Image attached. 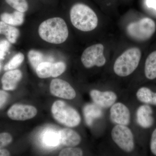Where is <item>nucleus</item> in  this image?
Listing matches in <instances>:
<instances>
[{"label":"nucleus","mask_w":156,"mask_h":156,"mask_svg":"<svg viewBox=\"0 0 156 156\" xmlns=\"http://www.w3.org/2000/svg\"><path fill=\"white\" fill-rule=\"evenodd\" d=\"M38 33L43 40L53 44L64 43L68 37L69 30L65 20L60 17H53L42 22Z\"/></svg>","instance_id":"nucleus-1"},{"label":"nucleus","mask_w":156,"mask_h":156,"mask_svg":"<svg viewBox=\"0 0 156 156\" xmlns=\"http://www.w3.org/2000/svg\"><path fill=\"white\" fill-rule=\"evenodd\" d=\"M70 17L73 26L82 31L94 30L98 24V18L94 11L82 3H77L72 7Z\"/></svg>","instance_id":"nucleus-2"},{"label":"nucleus","mask_w":156,"mask_h":156,"mask_svg":"<svg viewBox=\"0 0 156 156\" xmlns=\"http://www.w3.org/2000/svg\"><path fill=\"white\" fill-rule=\"evenodd\" d=\"M141 57V51L138 48L126 50L115 61L113 67L115 73L120 77L130 75L137 68Z\"/></svg>","instance_id":"nucleus-3"},{"label":"nucleus","mask_w":156,"mask_h":156,"mask_svg":"<svg viewBox=\"0 0 156 156\" xmlns=\"http://www.w3.org/2000/svg\"><path fill=\"white\" fill-rule=\"evenodd\" d=\"M51 112L54 119L58 122L68 127H76L81 122V117L78 112L64 101L57 100L53 103Z\"/></svg>","instance_id":"nucleus-4"},{"label":"nucleus","mask_w":156,"mask_h":156,"mask_svg":"<svg viewBox=\"0 0 156 156\" xmlns=\"http://www.w3.org/2000/svg\"><path fill=\"white\" fill-rule=\"evenodd\" d=\"M156 30L154 21L149 18H144L136 22L130 23L127 31L129 36L139 41H145L152 36Z\"/></svg>","instance_id":"nucleus-5"},{"label":"nucleus","mask_w":156,"mask_h":156,"mask_svg":"<svg viewBox=\"0 0 156 156\" xmlns=\"http://www.w3.org/2000/svg\"><path fill=\"white\" fill-rule=\"evenodd\" d=\"M104 47L102 44H98L87 48L81 56V61L86 68L96 66L101 67L105 64L106 59L104 55Z\"/></svg>","instance_id":"nucleus-6"},{"label":"nucleus","mask_w":156,"mask_h":156,"mask_svg":"<svg viewBox=\"0 0 156 156\" xmlns=\"http://www.w3.org/2000/svg\"><path fill=\"white\" fill-rule=\"evenodd\" d=\"M111 135L115 143L123 151L129 153L134 149L133 133L126 126L117 125L113 128Z\"/></svg>","instance_id":"nucleus-7"},{"label":"nucleus","mask_w":156,"mask_h":156,"mask_svg":"<svg viewBox=\"0 0 156 156\" xmlns=\"http://www.w3.org/2000/svg\"><path fill=\"white\" fill-rule=\"evenodd\" d=\"M66 65L62 62L52 63L44 62L41 63L36 70L37 75L39 78L45 79L50 77H57L64 72Z\"/></svg>","instance_id":"nucleus-8"},{"label":"nucleus","mask_w":156,"mask_h":156,"mask_svg":"<svg viewBox=\"0 0 156 156\" xmlns=\"http://www.w3.org/2000/svg\"><path fill=\"white\" fill-rule=\"evenodd\" d=\"M50 91L54 96L68 100L74 99L76 96L74 89L68 82L60 79H53L51 81Z\"/></svg>","instance_id":"nucleus-9"},{"label":"nucleus","mask_w":156,"mask_h":156,"mask_svg":"<svg viewBox=\"0 0 156 156\" xmlns=\"http://www.w3.org/2000/svg\"><path fill=\"white\" fill-rule=\"evenodd\" d=\"M37 113L35 107L32 105L16 104L9 109L8 115L15 121H25L34 118Z\"/></svg>","instance_id":"nucleus-10"},{"label":"nucleus","mask_w":156,"mask_h":156,"mask_svg":"<svg viewBox=\"0 0 156 156\" xmlns=\"http://www.w3.org/2000/svg\"><path fill=\"white\" fill-rule=\"evenodd\" d=\"M110 118L112 122L117 125L128 126L131 119L130 111L123 103H114L111 108Z\"/></svg>","instance_id":"nucleus-11"},{"label":"nucleus","mask_w":156,"mask_h":156,"mask_svg":"<svg viewBox=\"0 0 156 156\" xmlns=\"http://www.w3.org/2000/svg\"><path fill=\"white\" fill-rule=\"evenodd\" d=\"M92 100L98 106L104 108L112 106L117 100L116 94L112 91L101 92L93 89L90 92Z\"/></svg>","instance_id":"nucleus-12"},{"label":"nucleus","mask_w":156,"mask_h":156,"mask_svg":"<svg viewBox=\"0 0 156 156\" xmlns=\"http://www.w3.org/2000/svg\"><path fill=\"white\" fill-rule=\"evenodd\" d=\"M22 77V73L19 70H12L7 72L2 79L3 89L6 91L14 90Z\"/></svg>","instance_id":"nucleus-13"},{"label":"nucleus","mask_w":156,"mask_h":156,"mask_svg":"<svg viewBox=\"0 0 156 156\" xmlns=\"http://www.w3.org/2000/svg\"><path fill=\"white\" fill-rule=\"evenodd\" d=\"M152 109L148 105H141L136 111V121L143 128H150L153 125L154 119L152 116Z\"/></svg>","instance_id":"nucleus-14"},{"label":"nucleus","mask_w":156,"mask_h":156,"mask_svg":"<svg viewBox=\"0 0 156 156\" xmlns=\"http://www.w3.org/2000/svg\"><path fill=\"white\" fill-rule=\"evenodd\" d=\"M60 143L66 146L73 147L80 144L81 136L76 131L69 128H63L58 133Z\"/></svg>","instance_id":"nucleus-15"},{"label":"nucleus","mask_w":156,"mask_h":156,"mask_svg":"<svg viewBox=\"0 0 156 156\" xmlns=\"http://www.w3.org/2000/svg\"><path fill=\"white\" fill-rule=\"evenodd\" d=\"M24 14L23 12L19 11H14V13H4L0 16V19L7 24L17 26L22 25L24 22Z\"/></svg>","instance_id":"nucleus-16"},{"label":"nucleus","mask_w":156,"mask_h":156,"mask_svg":"<svg viewBox=\"0 0 156 156\" xmlns=\"http://www.w3.org/2000/svg\"><path fill=\"white\" fill-rule=\"evenodd\" d=\"M5 36L8 41L11 44H15L20 35L19 30L13 26L0 21V34Z\"/></svg>","instance_id":"nucleus-17"},{"label":"nucleus","mask_w":156,"mask_h":156,"mask_svg":"<svg viewBox=\"0 0 156 156\" xmlns=\"http://www.w3.org/2000/svg\"><path fill=\"white\" fill-rule=\"evenodd\" d=\"M144 73L147 78L153 80L156 78V50L149 54L145 63Z\"/></svg>","instance_id":"nucleus-18"},{"label":"nucleus","mask_w":156,"mask_h":156,"mask_svg":"<svg viewBox=\"0 0 156 156\" xmlns=\"http://www.w3.org/2000/svg\"><path fill=\"white\" fill-rule=\"evenodd\" d=\"M136 96L143 103L156 105V92H153L149 88H140L136 92Z\"/></svg>","instance_id":"nucleus-19"},{"label":"nucleus","mask_w":156,"mask_h":156,"mask_svg":"<svg viewBox=\"0 0 156 156\" xmlns=\"http://www.w3.org/2000/svg\"><path fill=\"white\" fill-rule=\"evenodd\" d=\"M28 58L32 67L35 71L39 65L45 62L44 54L35 50H30L28 52Z\"/></svg>","instance_id":"nucleus-20"},{"label":"nucleus","mask_w":156,"mask_h":156,"mask_svg":"<svg viewBox=\"0 0 156 156\" xmlns=\"http://www.w3.org/2000/svg\"><path fill=\"white\" fill-rule=\"evenodd\" d=\"M43 142L46 145L50 147H56L60 143L58 134L52 131H47L44 134Z\"/></svg>","instance_id":"nucleus-21"},{"label":"nucleus","mask_w":156,"mask_h":156,"mask_svg":"<svg viewBox=\"0 0 156 156\" xmlns=\"http://www.w3.org/2000/svg\"><path fill=\"white\" fill-rule=\"evenodd\" d=\"M24 59V56L22 53H17L5 66L4 70L9 71L16 69L21 64Z\"/></svg>","instance_id":"nucleus-22"},{"label":"nucleus","mask_w":156,"mask_h":156,"mask_svg":"<svg viewBox=\"0 0 156 156\" xmlns=\"http://www.w3.org/2000/svg\"><path fill=\"white\" fill-rule=\"evenodd\" d=\"M9 5L20 12H26L28 10V3L26 0H5Z\"/></svg>","instance_id":"nucleus-23"},{"label":"nucleus","mask_w":156,"mask_h":156,"mask_svg":"<svg viewBox=\"0 0 156 156\" xmlns=\"http://www.w3.org/2000/svg\"><path fill=\"white\" fill-rule=\"evenodd\" d=\"M83 155V151L79 148L68 147L64 149L59 154L60 156H81Z\"/></svg>","instance_id":"nucleus-24"},{"label":"nucleus","mask_w":156,"mask_h":156,"mask_svg":"<svg viewBox=\"0 0 156 156\" xmlns=\"http://www.w3.org/2000/svg\"><path fill=\"white\" fill-rule=\"evenodd\" d=\"M12 136L9 133H0V149L9 145L12 142Z\"/></svg>","instance_id":"nucleus-25"},{"label":"nucleus","mask_w":156,"mask_h":156,"mask_svg":"<svg viewBox=\"0 0 156 156\" xmlns=\"http://www.w3.org/2000/svg\"><path fill=\"white\" fill-rule=\"evenodd\" d=\"M10 47V44L9 41L5 40L0 41V60L4 59Z\"/></svg>","instance_id":"nucleus-26"},{"label":"nucleus","mask_w":156,"mask_h":156,"mask_svg":"<svg viewBox=\"0 0 156 156\" xmlns=\"http://www.w3.org/2000/svg\"><path fill=\"white\" fill-rule=\"evenodd\" d=\"M151 150L152 154L156 156V128L154 130L151 137Z\"/></svg>","instance_id":"nucleus-27"},{"label":"nucleus","mask_w":156,"mask_h":156,"mask_svg":"<svg viewBox=\"0 0 156 156\" xmlns=\"http://www.w3.org/2000/svg\"><path fill=\"white\" fill-rule=\"evenodd\" d=\"M9 97V93L5 91L0 90V108H2L6 103Z\"/></svg>","instance_id":"nucleus-28"},{"label":"nucleus","mask_w":156,"mask_h":156,"mask_svg":"<svg viewBox=\"0 0 156 156\" xmlns=\"http://www.w3.org/2000/svg\"><path fill=\"white\" fill-rule=\"evenodd\" d=\"M146 5L149 8H153L156 10V0H146Z\"/></svg>","instance_id":"nucleus-29"},{"label":"nucleus","mask_w":156,"mask_h":156,"mask_svg":"<svg viewBox=\"0 0 156 156\" xmlns=\"http://www.w3.org/2000/svg\"><path fill=\"white\" fill-rule=\"evenodd\" d=\"M10 153L9 151L4 149H0V156H9Z\"/></svg>","instance_id":"nucleus-30"},{"label":"nucleus","mask_w":156,"mask_h":156,"mask_svg":"<svg viewBox=\"0 0 156 156\" xmlns=\"http://www.w3.org/2000/svg\"><path fill=\"white\" fill-rule=\"evenodd\" d=\"M0 67H1V65H0Z\"/></svg>","instance_id":"nucleus-31"}]
</instances>
